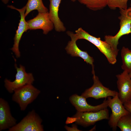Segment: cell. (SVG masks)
Segmentation results:
<instances>
[{"mask_svg":"<svg viewBox=\"0 0 131 131\" xmlns=\"http://www.w3.org/2000/svg\"><path fill=\"white\" fill-rule=\"evenodd\" d=\"M75 33L68 31L67 34L71 40L76 41L80 39L86 40L94 44L106 57L109 63L115 64L116 62L117 55L110 45L105 41H103L100 38H97L90 34L81 28H79L75 31Z\"/></svg>","mask_w":131,"mask_h":131,"instance_id":"1","label":"cell"},{"mask_svg":"<svg viewBox=\"0 0 131 131\" xmlns=\"http://www.w3.org/2000/svg\"><path fill=\"white\" fill-rule=\"evenodd\" d=\"M120 29L118 33L114 36L106 35L105 41L109 44L116 53L118 55L119 50L117 46L119 40L122 36L131 33V7L126 9H119Z\"/></svg>","mask_w":131,"mask_h":131,"instance_id":"2","label":"cell"},{"mask_svg":"<svg viewBox=\"0 0 131 131\" xmlns=\"http://www.w3.org/2000/svg\"><path fill=\"white\" fill-rule=\"evenodd\" d=\"M109 110L107 108L96 112H77L72 118L67 119V123L75 122L77 124L86 127L104 119L108 120Z\"/></svg>","mask_w":131,"mask_h":131,"instance_id":"3","label":"cell"},{"mask_svg":"<svg viewBox=\"0 0 131 131\" xmlns=\"http://www.w3.org/2000/svg\"><path fill=\"white\" fill-rule=\"evenodd\" d=\"M40 92L32 84H26L14 90L12 100L19 105L21 111H24L37 98Z\"/></svg>","mask_w":131,"mask_h":131,"instance_id":"4","label":"cell"},{"mask_svg":"<svg viewBox=\"0 0 131 131\" xmlns=\"http://www.w3.org/2000/svg\"><path fill=\"white\" fill-rule=\"evenodd\" d=\"M42 120L34 110L29 111L21 121L8 131H43Z\"/></svg>","mask_w":131,"mask_h":131,"instance_id":"5","label":"cell"},{"mask_svg":"<svg viewBox=\"0 0 131 131\" xmlns=\"http://www.w3.org/2000/svg\"><path fill=\"white\" fill-rule=\"evenodd\" d=\"M15 66L17 73L15 80L12 82L6 79L4 81L5 87L10 93H13L15 90L25 85L32 84L34 81L32 74L26 73L24 66L20 65L18 67L16 64Z\"/></svg>","mask_w":131,"mask_h":131,"instance_id":"6","label":"cell"},{"mask_svg":"<svg viewBox=\"0 0 131 131\" xmlns=\"http://www.w3.org/2000/svg\"><path fill=\"white\" fill-rule=\"evenodd\" d=\"M107 98L108 100V107L111 109L112 111L108 119V124L113 131H116L119 120L122 116L130 112L125 108L120 99L118 92L112 98L109 97Z\"/></svg>","mask_w":131,"mask_h":131,"instance_id":"7","label":"cell"},{"mask_svg":"<svg viewBox=\"0 0 131 131\" xmlns=\"http://www.w3.org/2000/svg\"><path fill=\"white\" fill-rule=\"evenodd\" d=\"M93 74V85L90 88L86 89L82 94V96L86 99L92 98L98 99L109 97H113L116 95L117 92L111 90L104 86L95 74Z\"/></svg>","mask_w":131,"mask_h":131,"instance_id":"8","label":"cell"},{"mask_svg":"<svg viewBox=\"0 0 131 131\" xmlns=\"http://www.w3.org/2000/svg\"><path fill=\"white\" fill-rule=\"evenodd\" d=\"M86 98L82 96L74 94L69 98L72 104L75 107L77 111L79 112H96L107 108L108 106V100L105 99L101 104L93 106L89 104Z\"/></svg>","mask_w":131,"mask_h":131,"instance_id":"9","label":"cell"},{"mask_svg":"<svg viewBox=\"0 0 131 131\" xmlns=\"http://www.w3.org/2000/svg\"><path fill=\"white\" fill-rule=\"evenodd\" d=\"M119 92L118 95L120 100L123 104L131 100V78L125 71L116 75Z\"/></svg>","mask_w":131,"mask_h":131,"instance_id":"10","label":"cell"},{"mask_svg":"<svg viewBox=\"0 0 131 131\" xmlns=\"http://www.w3.org/2000/svg\"><path fill=\"white\" fill-rule=\"evenodd\" d=\"M27 22L28 30L41 29L43 31V33L45 34L52 30L54 27L48 12L39 13L35 17Z\"/></svg>","mask_w":131,"mask_h":131,"instance_id":"11","label":"cell"},{"mask_svg":"<svg viewBox=\"0 0 131 131\" xmlns=\"http://www.w3.org/2000/svg\"><path fill=\"white\" fill-rule=\"evenodd\" d=\"M8 7L17 10L19 12L20 15L19 23L14 38V44L13 47L11 49L16 57L18 58L20 56L19 48L20 41L24 33L28 30L27 22L25 19L26 6L25 5L21 9L16 8L12 5H8Z\"/></svg>","mask_w":131,"mask_h":131,"instance_id":"12","label":"cell"},{"mask_svg":"<svg viewBox=\"0 0 131 131\" xmlns=\"http://www.w3.org/2000/svg\"><path fill=\"white\" fill-rule=\"evenodd\" d=\"M17 120L12 115L7 101L0 98V131L9 129L16 124Z\"/></svg>","mask_w":131,"mask_h":131,"instance_id":"13","label":"cell"},{"mask_svg":"<svg viewBox=\"0 0 131 131\" xmlns=\"http://www.w3.org/2000/svg\"><path fill=\"white\" fill-rule=\"evenodd\" d=\"M50 2L49 15L53 22L55 30L58 32H64L66 28L58 16L60 5L62 0H49Z\"/></svg>","mask_w":131,"mask_h":131,"instance_id":"14","label":"cell"},{"mask_svg":"<svg viewBox=\"0 0 131 131\" xmlns=\"http://www.w3.org/2000/svg\"><path fill=\"white\" fill-rule=\"evenodd\" d=\"M76 41L73 40L69 41L65 48L67 53L73 57H81L87 64L91 65L92 73L95 72L93 63L94 60L93 57L90 56L87 52L82 50L78 47L76 43Z\"/></svg>","mask_w":131,"mask_h":131,"instance_id":"15","label":"cell"},{"mask_svg":"<svg viewBox=\"0 0 131 131\" xmlns=\"http://www.w3.org/2000/svg\"><path fill=\"white\" fill-rule=\"evenodd\" d=\"M25 6V17L30 12L34 10H37L39 13L48 12V10L44 5L42 0H28Z\"/></svg>","mask_w":131,"mask_h":131,"instance_id":"16","label":"cell"},{"mask_svg":"<svg viewBox=\"0 0 131 131\" xmlns=\"http://www.w3.org/2000/svg\"><path fill=\"white\" fill-rule=\"evenodd\" d=\"M79 2L93 11L103 9L107 6V0H78Z\"/></svg>","mask_w":131,"mask_h":131,"instance_id":"17","label":"cell"},{"mask_svg":"<svg viewBox=\"0 0 131 131\" xmlns=\"http://www.w3.org/2000/svg\"><path fill=\"white\" fill-rule=\"evenodd\" d=\"M122 68L129 73L131 71V50L123 47L121 51Z\"/></svg>","mask_w":131,"mask_h":131,"instance_id":"18","label":"cell"},{"mask_svg":"<svg viewBox=\"0 0 131 131\" xmlns=\"http://www.w3.org/2000/svg\"><path fill=\"white\" fill-rule=\"evenodd\" d=\"M117 126L122 131H131V114L122 116L118 121Z\"/></svg>","mask_w":131,"mask_h":131,"instance_id":"19","label":"cell"},{"mask_svg":"<svg viewBox=\"0 0 131 131\" xmlns=\"http://www.w3.org/2000/svg\"><path fill=\"white\" fill-rule=\"evenodd\" d=\"M129 0H107V6L109 8L115 10L119 9L127 8V2Z\"/></svg>","mask_w":131,"mask_h":131,"instance_id":"20","label":"cell"},{"mask_svg":"<svg viewBox=\"0 0 131 131\" xmlns=\"http://www.w3.org/2000/svg\"><path fill=\"white\" fill-rule=\"evenodd\" d=\"M123 105L125 108L131 114V100L125 102Z\"/></svg>","mask_w":131,"mask_h":131,"instance_id":"21","label":"cell"},{"mask_svg":"<svg viewBox=\"0 0 131 131\" xmlns=\"http://www.w3.org/2000/svg\"><path fill=\"white\" fill-rule=\"evenodd\" d=\"M65 128L68 131H81L78 129L77 126L74 124L72 125V127H69L67 126H65Z\"/></svg>","mask_w":131,"mask_h":131,"instance_id":"22","label":"cell"},{"mask_svg":"<svg viewBox=\"0 0 131 131\" xmlns=\"http://www.w3.org/2000/svg\"><path fill=\"white\" fill-rule=\"evenodd\" d=\"M9 0H1L2 2L4 4H6L8 3Z\"/></svg>","mask_w":131,"mask_h":131,"instance_id":"23","label":"cell"},{"mask_svg":"<svg viewBox=\"0 0 131 131\" xmlns=\"http://www.w3.org/2000/svg\"><path fill=\"white\" fill-rule=\"evenodd\" d=\"M129 74L131 78V71L130 73H129Z\"/></svg>","mask_w":131,"mask_h":131,"instance_id":"24","label":"cell"},{"mask_svg":"<svg viewBox=\"0 0 131 131\" xmlns=\"http://www.w3.org/2000/svg\"><path fill=\"white\" fill-rule=\"evenodd\" d=\"M77 0H71L73 2H75Z\"/></svg>","mask_w":131,"mask_h":131,"instance_id":"25","label":"cell"},{"mask_svg":"<svg viewBox=\"0 0 131 131\" xmlns=\"http://www.w3.org/2000/svg\"><path fill=\"white\" fill-rule=\"evenodd\" d=\"M130 6H131V3L130 4Z\"/></svg>","mask_w":131,"mask_h":131,"instance_id":"26","label":"cell"}]
</instances>
